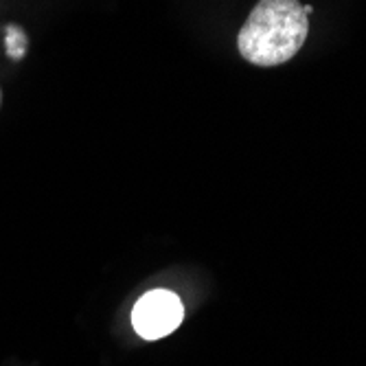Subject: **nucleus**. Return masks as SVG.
I'll list each match as a JSON object with an SVG mask.
<instances>
[{"label": "nucleus", "instance_id": "nucleus-1", "mask_svg": "<svg viewBox=\"0 0 366 366\" xmlns=\"http://www.w3.org/2000/svg\"><path fill=\"white\" fill-rule=\"evenodd\" d=\"M310 16L298 0H259L237 36L242 57L254 66L290 61L307 40Z\"/></svg>", "mask_w": 366, "mask_h": 366}, {"label": "nucleus", "instance_id": "nucleus-2", "mask_svg": "<svg viewBox=\"0 0 366 366\" xmlns=\"http://www.w3.org/2000/svg\"><path fill=\"white\" fill-rule=\"evenodd\" d=\"M184 307L178 294L169 290H152L132 310V325L145 340H158L169 336L180 327Z\"/></svg>", "mask_w": 366, "mask_h": 366}, {"label": "nucleus", "instance_id": "nucleus-3", "mask_svg": "<svg viewBox=\"0 0 366 366\" xmlns=\"http://www.w3.org/2000/svg\"><path fill=\"white\" fill-rule=\"evenodd\" d=\"M29 49V38L20 24H7L5 26V53L9 59L20 61L26 55Z\"/></svg>", "mask_w": 366, "mask_h": 366}, {"label": "nucleus", "instance_id": "nucleus-4", "mask_svg": "<svg viewBox=\"0 0 366 366\" xmlns=\"http://www.w3.org/2000/svg\"><path fill=\"white\" fill-rule=\"evenodd\" d=\"M303 9H305V14H307V16H310V14L314 11V7H312V5H303Z\"/></svg>", "mask_w": 366, "mask_h": 366}, {"label": "nucleus", "instance_id": "nucleus-5", "mask_svg": "<svg viewBox=\"0 0 366 366\" xmlns=\"http://www.w3.org/2000/svg\"><path fill=\"white\" fill-rule=\"evenodd\" d=\"M0 102H3V92H0Z\"/></svg>", "mask_w": 366, "mask_h": 366}]
</instances>
